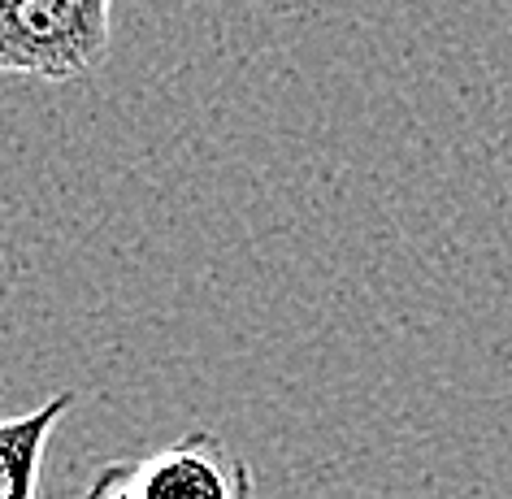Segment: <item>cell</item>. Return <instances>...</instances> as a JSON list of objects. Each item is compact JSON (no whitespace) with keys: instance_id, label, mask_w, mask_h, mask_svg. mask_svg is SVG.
<instances>
[{"instance_id":"cell-1","label":"cell","mask_w":512,"mask_h":499,"mask_svg":"<svg viewBox=\"0 0 512 499\" xmlns=\"http://www.w3.org/2000/svg\"><path fill=\"white\" fill-rule=\"evenodd\" d=\"M113 0H0V74L74 83L105 66Z\"/></svg>"},{"instance_id":"cell-2","label":"cell","mask_w":512,"mask_h":499,"mask_svg":"<svg viewBox=\"0 0 512 499\" xmlns=\"http://www.w3.org/2000/svg\"><path fill=\"white\" fill-rule=\"evenodd\" d=\"M135 499H252L256 478L235 447L213 430H187L131 465Z\"/></svg>"},{"instance_id":"cell-4","label":"cell","mask_w":512,"mask_h":499,"mask_svg":"<svg viewBox=\"0 0 512 499\" xmlns=\"http://www.w3.org/2000/svg\"><path fill=\"white\" fill-rule=\"evenodd\" d=\"M131 465H135V460H105V465L92 473L87 499H135V491H131Z\"/></svg>"},{"instance_id":"cell-3","label":"cell","mask_w":512,"mask_h":499,"mask_svg":"<svg viewBox=\"0 0 512 499\" xmlns=\"http://www.w3.org/2000/svg\"><path fill=\"white\" fill-rule=\"evenodd\" d=\"M74 408V391H57L53 400L22 417H0V499H40L48 443Z\"/></svg>"}]
</instances>
